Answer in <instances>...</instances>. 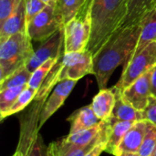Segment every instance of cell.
I'll list each match as a JSON object with an SVG mask.
<instances>
[{"label":"cell","instance_id":"2","mask_svg":"<svg viewBox=\"0 0 156 156\" xmlns=\"http://www.w3.org/2000/svg\"><path fill=\"white\" fill-rule=\"evenodd\" d=\"M129 0H91V35L88 50L94 56L122 25Z\"/></svg>","mask_w":156,"mask_h":156},{"label":"cell","instance_id":"14","mask_svg":"<svg viewBox=\"0 0 156 156\" xmlns=\"http://www.w3.org/2000/svg\"><path fill=\"white\" fill-rule=\"evenodd\" d=\"M26 31H27L26 5L25 0H21L14 13L0 24V43L16 33Z\"/></svg>","mask_w":156,"mask_h":156},{"label":"cell","instance_id":"34","mask_svg":"<svg viewBox=\"0 0 156 156\" xmlns=\"http://www.w3.org/2000/svg\"><path fill=\"white\" fill-rule=\"evenodd\" d=\"M12 156H24V154L21 152H19V151H16V153Z\"/></svg>","mask_w":156,"mask_h":156},{"label":"cell","instance_id":"22","mask_svg":"<svg viewBox=\"0 0 156 156\" xmlns=\"http://www.w3.org/2000/svg\"><path fill=\"white\" fill-rule=\"evenodd\" d=\"M28 85V84H27ZM27 85H23L19 87L8 88L3 90H0V115L1 119L5 118L6 112L12 107V105L16 101L17 97L24 90Z\"/></svg>","mask_w":156,"mask_h":156},{"label":"cell","instance_id":"11","mask_svg":"<svg viewBox=\"0 0 156 156\" xmlns=\"http://www.w3.org/2000/svg\"><path fill=\"white\" fill-rule=\"evenodd\" d=\"M77 82V80H65L58 82L55 86L52 92L49 94L43 105L39 119V129L64 104L66 99L69 97Z\"/></svg>","mask_w":156,"mask_h":156},{"label":"cell","instance_id":"19","mask_svg":"<svg viewBox=\"0 0 156 156\" xmlns=\"http://www.w3.org/2000/svg\"><path fill=\"white\" fill-rule=\"evenodd\" d=\"M115 93V105L111 118L118 121L125 122H139L143 121L142 112L136 110L122 97V91L116 88H112Z\"/></svg>","mask_w":156,"mask_h":156},{"label":"cell","instance_id":"16","mask_svg":"<svg viewBox=\"0 0 156 156\" xmlns=\"http://www.w3.org/2000/svg\"><path fill=\"white\" fill-rule=\"evenodd\" d=\"M107 122V144L105 152L111 154H114L119 144L122 141L127 132L134 124V122L118 121L110 118Z\"/></svg>","mask_w":156,"mask_h":156},{"label":"cell","instance_id":"29","mask_svg":"<svg viewBox=\"0 0 156 156\" xmlns=\"http://www.w3.org/2000/svg\"><path fill=\"white\" fill-rule=\"evenodd\" d=\"M47 155V149L44 146L42 138L39 134L37 135L35 138L29 151L27 152V156H46Z\"/></svg>","mask_w":156,"mask_h":156},{"label":"cell","instance_id":"9","mask_svg":"<svg viewBox=\"0 0 156 156\" xmlns=\"http://www.w3.org/2000/svg\"><path fill=\"white\" fill-rule=\"evenodd\" d=\"M62 47H64V27L41 42L31 58L26 64V67L32 73L47 60L50 58H58L61 56Z\"/></svg>","mask_w":156,"mask_h":156},{"label":"cell","instance_id":"23","mask_svg":"<svg viewBox=\"0 0 156 156\" xmlns=\"http://www.w3.org/2000/svg\"><path fill=\"white\" fill-rule=\"evenodd\" d=\"M58 58H50V59L47 60L46 62H44L43 64H41L37 69H36L31 74V77H30V80L28 82V86H30L31 88L36 89L37 90Z\"/></svg>","mask_w":156,"mask_h":156},{"label":"cell","instance_id":"26","mask_svg":"<svg viewBox=\"0 0 156 156\" xmlns=\"http://www.w3.org/2000/svg\"><path fill=\"white\" fill-rule=\"evenodd\" d=\"M25 5L27 26V24L47 6V4L42 0H25Z\"/></svg>","mask_w":156,"mask_h":156},{"label":"cell","instance_id":"24","mask_svg":"<svg viewBox=\"0 0 156 156\" xmlns=\"http://www.w3.org/2000/svg\"><path fill=\"white\" fill-rule=\"evenodd\" d=\"M37 92V90L36 89H33L27 85L24 89V90L20 93V95L17 97L16 101L12 105V107L9 109V111L6 112L5 117H8L10 115H13L15 113H17V112L23 111L33 100H35Z\"/></svg>","mask_w":156,"mask_h":156},{"label":"cell","instance_id":"33","mask_svg":"<svg viewBox=\"0 0 156 156\" xmlns=\"http://www.w3.org/2000/svg\"><path fill=\"white\" fill-rule=\"evenodd\" d=\"M44 3H46L47 5H48V4H51V3H58L59 2V0H42Z\"/></svg>","mask_w":156,"mask_h":156},{"label":"cell","instance_id":"10","mask_svg":"<svg viewBox=\"0 0 156 156\" xmlns=\"http://www.w3.org/2000/svg\"><path fill=\"white\" fill-rule=\"evenodd\" d=\"M35 101L36 103L33 105L31 110L28 111L26 114L27 119H23V122L21 121L20 139L16 151L21 152L24 156H27L35 138L38 134L40 113L45 103V101Z\"/></svg>","mask_w":156,"mask_h":156},{"label":"cell","instance_id":"4","mask_svg":"<svg viewBox=\"0 0 156 156\" xmlns=\"http://www.w3.org/2000/svg\"><path fill=\"white\" fill-rule=\"evenodd\" d=\"M91 0L81 7L79 13L64 26L63 53L82 52L88 49L91 35Z\"/></svg>","mask_w":156,"mask_h":156},{"label":"cell","instance_id":"35","mask_svg":"<svg viewBox=\"0 0 156 156\" xmlns=\"http://www.w3.org/2000/svg\"><path fill=\"white\" fill-rule=\"evenodd\" d=\"M152 156H156V151L155 152H154V154H153V155Z\"/></svg>","mask_w":156,"mask_h":156},{"label":"cell","instance_id":"6","mask_svg":"<svg viewBox=\"0 0 156 156\" xmlns=\"http://www.w3.org/2000/svg\"><path fill=\"white\" fill-rule=\"evenodd\" d=\"M156 65V41L150 43L123 66L122 76L114 88L122 91L137 79L152 70Z\"/></svg>","mask_w":156,"mask_h":156},{"label":"cell","instance_id":"30","mask_svg":"<svg viewBox=\"0 0 156 156\" xmlns=\"http://www.w3.org/2000/svg\"><path fill=\"white\" fill-rule=\"evenodd\" d=\"M107 140H102L98 144H96L85 156H100L102 152H105Z\"/></svg>","mask_w":156,"mask_h":156},{"label":"cell","instance_id":"20","mask_svg":"<svg viewBox=\"0 0 156 156\" xmlns=\"http://www.w3.org/2000/svg\"><path fill=\"white\" fill-rule=\"evenodd\" d=\"M156 41V11H152L142 22V31L138 43L130 58L140 53L150 43ZM129 58V59H130ZM128 59V60H129Z\"/></svg>","mask_w":156,"mask_h":156},{"label":"cell","instance_id":"13","mask_svg":"<svg viewBox=\"0 0 156 156\" xmlns=\"http://www.w3.org/2000/svg\"><path fill=\"white\" fill-rule=\"evenodd\" d=\"M149 124L150 123L146 121H139L134 122L123 137L113 155L115 156L121 153H139Z\"/></svg>","mask_w":156,"mask_h":156},{"label":"cell","instance_id":"8","mask_svg":"<svg viewBox=\"0 0 156 156\" xmlns=\"http://www.w3.org/2000/svg\"><path fill=\"white\" fill-rule=\"evenodd\" d=\"M59 82L65 80H79L93 74V55L88 49L82 52L63 53L61 57Z\"/></svg>","mask_w":156,"mask_h":156},{"label":"cell","instance_id":"3","mask_svg":"<svg viewBox=\"0 0 156 156\" xmlns=\"http://www.w3.org/2000/svg\"><path fill=\"white\" fill-rule=\"evenodd\" d=\"M32 40L26 32L16 33L0 43V81L26 66L33 56Z\"/></svg>","mask_w":156,"mask_h":156},{"label":"cell","instance_id":"17","mask_svg":"<svg viewBox=\"0 0 156 156\" xmlns=\"http://www.w3.org/2000/svg\"><path fill=\"white\" fill-rule=\"evenodd\" d=\"M70 123L69 133H76L99 125L101 121L96 116L90 105L74 112L67 120Z\"/></svg>","mask_w":156,"mask_h":156},{"label":"cell","instance_id":"15","mask_svg":"<svg viewBox=\"0 0 156 156\" xmlns=\"http://www.w3.org/2000/svg\"><path fill=\"white\" fill-rule=\"evenodd\" d=\"M155 8L156 0H129L127 14L121 27H131L142 23Z\"/></svg>","mask_w":156,"mask_h":156},{"label":"cell","instance_id":"28","mask_svg":"<svg viewBox=\"0 0 156 156\" xmlns=\"http://www.w3.org/2000/svg\"><path fill=\"white\" fill-rule=\"evenodd\" d=\"M143 121H146L156 126V97L151 96L146 107L142 111Z\"/></svg>","mask_w":156,"mask_h":156},{"label":"cell","instance_id":"25","mask_svg":"<svg viewBox=\"0 0 156 156\" xmlns=\"http://www.w3.org/2000/svg\"><path fill=\"white\" fill-rule=\"evenodd\" d=\"M150 123V122H149ZM156 151V126L149 124L139 154L142 156H152Z\"/></svg>","mask_w":156,"mask_h":156},{"label":"cell","instance_id":"27","mask_svg":"<svg viewBox=\"0 0 156 156\" xmlns=\"http://www.w3.org/2000/svg\"><path fill=\"white\" fill-rule=\"evenodd\" d=\"M20 1L21 0H0V24L14 13Z\"/></svg>","mask_w":156,"mask_h":156},{"label":"cell","instance_id":"18","mask_svg":"<svg viewBox=\"0 0 156 156\" xmlns=\"http://www.w3.org/2000/svg\"><path fill=\"white\" fill-rule=\"evenodd\" d=\"M115 105V93L112 89L100 90L99 93L93 97L90 104L96 116L101 121H107L111 118Z\"/></svg>","mask_w":156,"mask_h":156},{"label":"cell","instance_id":"36","mask_svg":"<svg viewBox=\"0 0 156 156\" xmlns=\"http://www.w3.org/2000/svg\"><path fill=\"white\" fill-rule=\"evenodd\" d=\"M155 11H156V8H155Z\"/></svg>","mask_w":156,"mask_h":156},{"label":"cell","instance_id":"1","mask_svg":"<svg viewBox=\"0 0 156 156\" xmlns=\"http://www.w3.org/2000/svg\"><path fill=\"white\" fill-rule=\"evenodd\" d=\"M141 31L142 23L119 28L93 56V75L100 90L106 89L114 70L130 58Z\"/></svg>","mask_w":156,"mask_h":156},{"label":"cell","instance_id":"12","mask_svg":"<svg viewBox=\"0 0 156 156\" xmlns=\"http://www.w3.org/2000/svg\"><path fill=\"white\" fill-rule=\"evenodd\" d=\"M151 71L145 73L122 91L124 100L138 111H143L152 96Z\"/></svg>","mask_w":156,"mask_h":156},{"label":"cell","instance_id":"7","mask_svg":"<svg viewBox=\"0 0 156 156\" xmlns=\"http://www.w3.org/2000/svg\"><path fill=\"white\" fill-rule=\"evenodd\" d=\"M103 122L93 128L76 133H69L67 137L61 139L60 141L50 144L48 148H47V155L66 156L77 148L87 146L101 136Z\"/></svg>","mask_w":156,"mask_h":156},{"label":"cell","instance_id":"32","mask_svg":"<svg viewBox=\"0 0 156 156\" xmlns=\"http://www.w3.org/2000/svg\"><path fill=\"white\" fill-rule=\"evenodd\" d=\"M115 156H142L139 153H121Z\"/></svg>","mask_w":156,"mask_h":156},{"label":"cell","instance_id":"5","mask_svg":"<svg viewBox=\"0 0 156 156\" xmlns=\"http://www.w3.org/2000/svg\"><path fill=\"white\" fill-rule=\"evenodd\" d=\"M65 26L58 3H51L37 15L27 26L32 41L43 42Z\"/></svg>","mask_w":156,"mask_h":156},{"label":"cell","instance_id":"31","mask_svg":"<svg viewBox=\"0 0 156 156\" xmlns=\"http://www.w3.org/2000/svg\"><path fill=\"white\" fill-rule=\"evenodd\" d=\"M151 91L152 95L156 97V65L151 71Z\"/></svg>","mask_w":156,"mask_h":156},{"label":"cell","instance_id":"21","mask_svg":"<svg viewBox=\"0 0 156 156\" xmlns=\"http://www.w3.org/2000/svg\"><path fill=\"white\" fill-rule=\"evenodd\" d=\"M31 72L27 69L26 66L18 69L11 75L6 77L5 80L0 81V90L13 88V87H19L23 85H27L31 77Z\"/></svg>","mask_w":156,"mask_h":156}]
</instances>
